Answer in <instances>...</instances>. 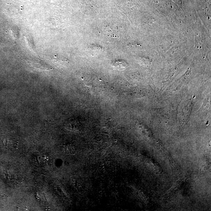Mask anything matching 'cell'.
Wrapping results in <instances>:
<instances>
[{
	"label": "cell",
	"mask_w": 211,
	"mask_h": 211,
	"mask_svg": "<svg viewBox=\"0 0 211 211\" xmlns=\"http://www.w3.org/2000/svg\"><path fill=\"white\" fill-rule=\"evenodd\" d=\"M62 151L65 154H73L76 152V149L74 146L72 144H66L62 147Z\"/></svg>",
	"instance_id": "1"
}]
</instances>
